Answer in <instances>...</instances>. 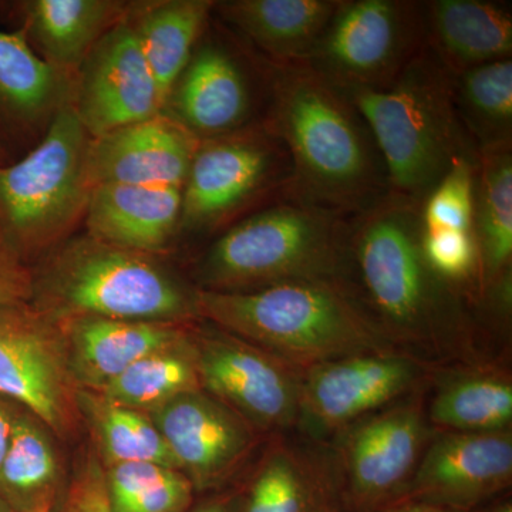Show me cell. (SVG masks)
Wrapping results in <instances>:
<instances>
[{
    "label": "cell",
    "mask_w": 512,
    "mask_h": 512,
    "mask_svg": "<svg viewBox=\"0 0 512 512\" xmlns=\"http://www.w3.org/2000/svg\"><path fill=\"white\" fill-rule=\"evenodd\" d=\"M350 286L394 348L434 363L470 355L478 305L423 252L421 207L387 194L350 217Z\"/></svg>",
    "instance_id": "cell-1"
},
{
    "label": "cell",
    "mask_w": 512,
    "mask_h": 512,
    "mask_svg": "<svg viewBox=\"0 0 512 512\" xmlns=\"http://www.w3.org/2000/svg\"><path fill=\"white\" fill-rule=\"evenodd\" d=\"M265 64L264 120L292 160L285 200L342 217H355L382 201L389 194L386 164L353 101L306 62L265 59Z\"/></svg>",
    "instance_id": "cell-2"
},
{
    "label": "cell",
    "mask_w": 512,
    "mask_h": 512,
    "mask_svg": "<svg viewBox=\"0 0 512 512\" xmlns=\"http://www.w3.org/2000/svg\"><path fill=\"white\" fill-rule=\"evenodd\" d=\"M33 269L32 305L56 322L77 318L200 320L197 288L157 255L86 234L69 237Z\"/></svg>",
    "instance_id": "cell-3"
},
{
    "label": "cell",
    "mask_w": 512,
    "mask_h": 512,
    "mask_svg": "<svg viewBox=\"0 0 512 512\" xmlns=\"http://www.w3.org/2000/svg\"><path fill=\"white\" fill-rule=\"evenodd\" d=\"M349 234L350 217L301 202L276 201L212 239L195 264V288L248 292L322 282L352 293Z\"/></svg>",
    "instance_id": "cell-4"
},
{
    "label": "cell",
    "mask_w": 512,
    "mask_h": 512,
    "mask_svg": "<svg viewBox=\"0 0 512 512\" xmlns=\"http://www.w3.org/2000/svg\"><path fill=\"white\" fill-rule=\"evenodd\" d=\"M197 311L205 322L302 372L338 357L397 349L355 296L333 284L292 282L248 292L197 289Z\"/></svg>",
    "instance_id": "cell-5"
},
{
    "label": "cell",
    "mask_w": 512,
    "mask_h": 512,
    "mask_svg": "<svg viewBox=\"0 0 512 512\" xmlns=\"http://www.w3.org/2000/svg\"><path fill=\"white\" fill-rule=\"evenodd\" d=\"M340 90L369 124L399 200L421 207L458 160L478 157L457 117L451 74L429 45L386 89Z\"/></svg>",
    "instance_id": "cell-6"
},
{
    "label": "cell",
    "mask_w": 512,
    "mask_h": 512,
    "mask_svg": "<svg viewBox=\"0 0 512 512\" xmlns=\"http://www.w3.org/2000/svg\"><path fill=\"white\" fill-rule=\"evenodd\" d=\"M90 140L67 104L33 150L16 163H0V244L26 264L66 241L83 221L92 192Z\"/></svg>",
    "instance_id": "cell-7"
},
{
    "label": "cell",
    "mask_w": 512,
    "mask_h": 512,
    "mask_svg": "<svg viewBox=\"0 0 512 512\" xmlns=\"http://www.w3.org/2000/svg\"><path fill=\"white\" fill-rule=\"evenodd\" d=\"M292 180L288 148L266 121L202 140L183 187L180 234L212 235L285 200Z\"/></svg>",
    "instance_id": "cell-8"
},
{
    "label": "cell",
    "mask_w": 512,
    "mask_h": 512,
    "mask_svg": "<svg viewBox=\"0 0 512 512\" xmlns=\"http://www.w3.org/2000/svg\"><path fill=\"white\" fill-rule=\"evenodd\" d=\"M426 47L423 0H340L306 63L339 89L382 90Z\"/></svg>",
    "instance_id": "cell-9"
},
{
    "label": "cell",
    "mask_w": 512,
    "mask_h": 512,
    "mask_svg": "<svg viewBox=\"0 0 512 512\" xmlns=\"http://www.w3.org/2000/svg\"><path fill=\"white\" fill-rule=\"evenodd\" d=\"M228 40L205 30L161 111L201 141L264 121L268 110L264 57Z\"/></svg>",
    "instance_id": "cell-10"
},
{
    "label": "cell",
    "mask_w": 512,
    "mask_h": 512,
    "mask_svg": "<svg viewBox=\"0 0 512 512\" xmlns=\"http://www.w3.org/2000/svg\"><path fill=\"white\" fill-rule=\"evenodd\" d=\"M434 363L404 350L356 353L303 370L296 433L329 443L370 414L420 392Z\"/></svg>",
    "instance_id": "cell-11"
},
{
    "label": "cell",
    "mask_w": 512,
    "mask_h": 512,
    "mask_svg": "<svg viewBox=\"0 0 512 512\" xmlns=\"http://www.w3.org/2000/svg\"><path fill=\"white\" fill-rule=\"evenodd\" d=\"M426 406L420 390L356 421L329 441L345 512L372 511L404 498L436 433Z\"/></svg>",
    "instance_id": "cell-12"
},
{
    "label": "cell",
    "mask_w": 512,
    "mask_h": 512,
    "mask_svg": "<svg viewBox=\"0 0 512 512\" xmlns=\"http://www.w3.org/2000/svg\"><path fill=\"white\" fill-rule=\"evenodd\" d=\"M77 393L62 325L32 303L0 308V396L70 441L83 426Z\"/></svg>",
    "instance_id": "cell-13"
},
{
    "label": "cell",
    "mask_w": 512,
    "mask_h": 512,
    "mask_svg": "<svg viewBox=\"0 0 512 512\" xmlns=\"http://www.w3.org/2000/svg\"><path fill=\"white\" fill-rule=\"evenodd\" d=\"M191 340L204 392L264 437L296 430L302 370L202 319Z\"/></svg>",
    "instance_id": "cell-14"
},
{
    "label": "cell",
    "mask_w": 512,
    "mask_h": 512,
    "mask_svg": "<svg viewBox=\"0 0 512 512\" xmlns=\"http://www.w3.org/2000/svg\"><path fill=\"white\" fill-rule=\"evenodd\" d=\"M150 417L178 470L197 493L220 490L228 484L266 439L202 389L181 394Z\"/></svg>",
    "instance_id": "cell-15"
},
{
    "label": "cell",
    "mask_w": 512,
    "mask_h": 512,
    "mask_svg": "<svg viewBox=\"0 0 512 512\" xmlns=\"http://www.w3.org/2000/svg\"><path fill=\"white\" fill-rule=\"evenodd\" d=\"M73 107L92 138L161 114L156 79L128 19L101 37L84 60Z\"/></svg>",
    "instance_id": "cell-16"
},
{
    "label": "cell",
    "mask_w": 512,
    "mask_h": 512,
    "mask_svg": "<svg viewBox=\"0 0 512 512\" xmlns=\"http://www.w3.org/2000/svg\"><path fill=\"white\" fill-rule=\"evenodd\" d=\"M266 437L238 485L239 512H345L330 443L301 434Z\"/></svg>",
    "instance_id": "cell-17"
},
{
    "label": "cell",
    "mask_w": 512,
    "mask_h": 512,
    "mask_svg": "<svg viewBox=\"0 0 512 512\" xmlns=\"http://www.w3.org/2000/svg\"><path fill=\"white\" fill-rule=\"evenodd\" d=\"M512 483V430L500 433L436 431L404 498L473 512Z\"/></svg>",
    "instance_id": "cell-18"
},
{
    "label": "cell",
    "mask_w": 512,
    "mask_h": 512,
    "mask_svg": "<svg viewBox=\"0 0 512 512\" xmlns=\"http://www.w3.org/2000/svg\"><path fill=\"white\" fill-rule=\"evenodd\" d=\"M201 140L161 113L92 138L87 150L90 187L160 185L183 188Z\"/></svg>",
    "instance_id": "cell-19"
},
{
    "label": "cell",
    "mask_w": 512,
    "mask_h": 512,
    "mask_svg": "<svg viewBox=\"0 0 512 512\" xmlns=\"http://www.w3.org/2000/svg\"><path fill=\"white\" fill-rule=\"evenodd\" d=\"M194 323L77 318L60 325L77 386L97 390L144 357L183 342Z\"/></svg>",
    "instance_id": "cell-20"
},
{
    "label": "cell",
    "mask_w": 512,
    "mask_h": 512,
    "mask_svg": "<svg viewBox=\"0 0 512 512\" xmlns=\"http://www.w3.org/2000/svg\"><path fill=\"white\" fill-rule=\"evenodd\" d=\"M183 188L99 185L90 192L86 234L116 247L163 254L180 234Z\"/></svg>",
    "instance_id": "cell-21"
},
{
    "label": "cell",
    "mask_w": 512,
    "mask_h": 512,
    "mask_svg": "<svg viewBox=\"0 0 512 512\" xmlns=\"http://www.w3.org/2000/svg\"><path fill=\"white\" fill-rule=\"evenodd\" d=\"M76 77L37 56L20 30L0 29V138L22 141L46 131L74 99Z\"/></svg>",
    "instance_id": "cell-22"
},
{
    "label": "cell",
    "mask_w": 512,
    "mask_h": 512,
    "mask_svg": "<svg viewBox=\"0 0 512 512\" xmlns=\"http://www.w3.org/2000/svg\"><path fill=\"white\" fill-rule=\"evenodd\" d=\"M340 0H222L212 15L265 59L306 62Z\"/></svg>",
    "instance_id": "cell-23"
},
{
    "label": "cell",
    "mask_w": 512,
    "mask_h": 512,
    "mask_svg": "<svg viewBox=\"0 0 512 512\" xmlns=\"http://www.w3.org/2000/svg\"><path fill=\"white\" fill-rule=\"evenodd\" d=\"M130 2L28 0L20 2V32L37 56L76 77L97 42L130 15Z\"/></svg>",
    "instance_id": "cell-24"
},
{
    "label": "cell",
    "mask_w": 512,
    "mask_h": 512,
    "mask_svg": "<svg viewBox=\"0 0 512 512\" xmlns=\"http://www.w3.org/2000/svg\"><path fill=\"white\" fill-rule=\"evenodd\" d=\"M427 45L447 72L512 59L511 3L423 0Z\"/></svg>",
    "instance_id": "cell-25"
},
{
    "label": "cell",
    "mask_w": 512,
    "mask_h": 512,
    "mask_svg": "<svg viewBox=\"0 0 512 512\" xmlns=\"http://www.w3.org/2000/svg\"><path fill=\"white\" fill-rule=\"evenodd\" d=\"M434 431L500 433L512 430V379L497 366L470 365L437 380L426 406Z\"/></svg>",
    "instance_id": "cell-26"
},
{
    "label": "cell",
    "mask_w": 512,
    "mask_h": 512,
    "mask_svg": "<svg viewBox=\"0 0 512 512\" xmlns=\"http://www.w3.org/2000/svg\"><path fill=\"white\" fill-rule=\"evenodd\" d=\"M212 10L214 0H164L131 6L127 19L156 79L163 107L210 25Z\"/></svg>",
    "instance_id": "cell-27"
},
{
    "label": "cell",
    "mask_w": 512,
    "mask_h": 512,
    "mask_svg": "<svg viewBox=\"0 0 512 512\" xmlns=\"http://www.w3.org/2000/svg\"><path fill=\"white\" fill-rule=\"evenodd\" d=\"M473 234L485 291L511 274L512 146L478 153L474 171Z\"/></svg>",
    "instance_id": "cell-28"
},
{
    "label": "cell",
    "mask_w": 512,
    "mask_h": 512,
    "mask_svg": "<svg viewBox=\"0 0 512 512\" xmlns=\"http://www.w3.org/2000/svg\"><path fill=\"white\" fill-rule=\"evenodd\" d=\"M52 433L37 417L12 402V434L0 464V498L12 512L56 501L60 461Z\"/></svg>",
    "instance_id": "cell-29"
},
{
    "label": "cell",
    "mask_w": 512,
    "mask_h": 512,
    "mask_svg": "<svg viewBox=\"0 0 512 512\" xmlns=\"http://www.w3.org/2000/svg\"><path fill=\"white\" fill-rule=\"evenodd\" d=\"M80 416L90 431L103 466L148 461L178 470L173 454L148 414L111 402L103 394L79 389Z\"/></svg>",
    "instance_id": "cell-30"
},
{
    "label": "cell",
    "mask_w": 512,
    "mask_h": 512,
    "mask_svg": "<svg viewBox=\"0 0 512 512\" xmlns=\"http://www.w3.org/2000/svg\"><path fill=\"white\" fill-rule=\"evenodd\" d=\"M451 90L458 120L478 153L512 146V59L451 74Z\"/></svg>",
    "instance_id": "cell-31"
},
{
    "label": "cell",
    "mask_w": 512,
    "mask_h": 512,
    "mask_svg": "<svg viewBox=\"0 0 512 512\" xmlns=\"http://www.w3.org/2000/svg\"><path fill=\"white\" fill-rule=\"evenodd\" d=\"M195 390H201V382L190 332L183 342L144 357L93 392L150 416L181 394Z\"/></svg>",
    "instance_id": "cell-32"
},
{
    "label": "cell",
    "mask_w": 512,
    "mask_h": 512,
    "mask_svg": "<svg viewBox=\"0 0 512 512\" xmlns=\"http://www.w3.org/2000/svg\"><path fill=\"white\" fill-rule=\"evenodd\" d=\"M476 163L461 158L430 192L421 205L424 231H473Z\"/></svg>",
    "instance_id": "cell-33"
},
{
    "label": "cell",
    "mask_w": 512,
    "mask_h": 512,
    "mask_svg": "<svg viewBox=\"0 0 512 512\" xmlns=\"http://www.w3.org/2000/svg\"><path fill=\"white\" fill-rule=\"evenodd\" d=\"M423 252L431 268L444 281L480 302L484 295L483 279L473 231L426 232L423 229Z\"/></svg>",
    "instance_id": "cell-34"
},
{
    "label": "cell",
    "mask_w": 512,
    "mask_h": 512,
    "mask_svg": "<svg viewBox=\"0 0 512 512\" xmlns=\"http://www.w3.org/2000/svg\"><path fill=\"white\" fill-rule=\"evenodd\" d=\"M52 512H111L104 468L93 447H86L74 464L72 478Z\"/></svg>",
    "instance_id": "cell-35"
},
{
    "label": "cell",
    "mask_w": 512,
    "mask_h": 512,
    "mask_svg": "<svg viewBox=\"0 0 512 512\" xmlns=\"http://www.w3.org/2000/svg\"><path fill=\"white\" fill-rule=\"evenodd\" d=\"M103 468L111 512L124 510L151 488L167 480L175 471V468L148 461L110 464Z\"/></svg>",
    "instance_id": "cell-36"
},
{
    "label": "cell",
    "mask_w": 512,
    "mask_h": 512,
    "mask_svg": "<svg viewBox=\"0 0 512 512\" xmlns=\"http://www.w3.org/2000/svg\"><path fill=\"white\" fill-rule=\"evenodd\" d=\"M194 485L180 470L119 512H187L194 505Z\"/></svg>",
    "instance_id": "cell-37"
},
{
    "label": "cell",
    "mask_w": 512,
    "mask_h": 512,
    "mask_svg": "<svg viewBox=\"0 0 512 512\" xmlns=\"http://www.w3.org/2000/svg\"><path fill=\"white\" fill-rule=\"evenodd\" d=\"M33 269L0 244V308L32 302Z\"/></svg>",
    "instance_id": "cell-38"
},
{
    "label": "cell",
    "mask_w": 512,
    "mask_h": 512,
    "mask_svg": "<svg viewBox=\"0 0 512 512\" xmlns=\"http://www.w3.org/2000/svg\"><path fill=\"white\" fill-rule=\"evenodd\" d=\"M187 512H239V490L238 487L222 491L211 498L192 505Z\"/></svg>",
    "instance_id": "cell-39"
},
{
    "label": "cell",
    "mask_w": 512,
    "mask_h": 512,
    "mask_svg": "<svg viewBox=\"0 0 512 512\" xmlns=\"http://www.w3.org/2000/svg\"><path fill=\"white\" fill-rule=\"evenodd\" d=\"M367 512H463L450 510V508L440 507V505H434L429 503H423V501L410 500V498H402V500L394 501L383 507L376 508V510Z\"/></svg>",
    "instance_id": "cell-40"
},
{
    "label": "cell",
    "mask_w": 512,
    "mask_h": 512,
    "mask_svg": "<svg viewBox=\"0 0 512 512\" xmlns=\"http://www.w3.org/2000/svg\"><path fill=\"white\" fill-rule=\"evenodd\" d=\"M12 434V402L0 396V464L8 450Z\"/></svg>",
    "instance_id": "cell-41"
},
{
    "label": "cell",
    "mask_w": 512,
    "mask_h": 512,
    "mask_svg": "<svg viewBox=\"0 0 512 512\" xmlns=\"http://www.w3.org/2000/svg\"><path fill=\"white\" fill-rule=\"evenodd\" d=\"M473 512H512V501L511 498H503V500H498L497 503L494 501V503L477 508Z\"/></svg>",
    "instance_id": "cell-42"
},
{
    "label": "cell",
    "mask_w": 512,
    "mask_h": 512,
    "mask_svg": "<svg viewBox=\"0 0 512 512\" xmlns=\"http://www.w3.org/2000/svg\"><path fill=\"white\" fill-rule=\"evenodd\" d=\"M56 501H46V503L37 505V507L32 508V510L25 512H52L53 507H55Z\"/></svg>",
    "instance_id": "cell-43"
},
{
    "label": "cell",
    "mask_w": 512,
    "mask_h": 512,
    "mask_svg": "<svg viewBox=\"0 0 512 512\" xmlns=\"http://www.w3.org/2000/svg\"><path fill=\"white\" fill-rule=\"evenodd\" d=\"M0 512H12L9 510L8 505L3 503L2 498H0Z\"/></svg>",
    "instance_id": "cell-44"
}]
</instances>
